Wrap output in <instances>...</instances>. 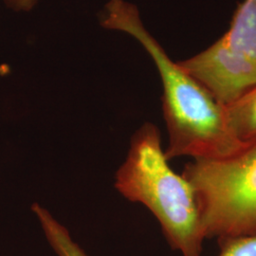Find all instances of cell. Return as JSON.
Segmentation results:
<instances>
[{"instance_id": "1", "label": "cell", "mask_w": 256, "mask_h": 256, "mask_svg": "<svg viewBox=\"0 0 256 256\" xmlns=\"http://www.w3.org/2000/svg\"><path fill=\"white\" fill-rule=\"evenodd\" d=\"M101 25L133 37L152 58L162 84V111L168 131L165 158L171 160H220L234 155L250 142L239 140L228 124L225 106L174 62L144 27L137 7L126 0H110Z\"/></svg>"}, {"instance_id": "2", "label": "cell", "mask_w": 256, "mask_h": 256, "mask_svg": "<svg viewBox=\"0 0 256 256\" xmlns=\"http://www.w3.org/2000/svg\"><path fill=\"white\" fill-rule=\"evenodd\" d=\"M168 162L158 128L144 122L131 138L115 186L128 200L144 205L153 214L174 250L182 256H202L206 238L196 192Z\"/></svg>"}, {"instance_id": "3", "label": "cell", "mask_w": 256, "mask_h": 256, "mask_svg": "<svg viewBox=\"0 0 256 256\" xmlns=\"http://www.w3.org/2000/svg\"><path fill=\"white\" fill-rule=\"evenodd\" d=\"M182 176L192 185L206 239L256 234V140L220 160H192Z\"/></svg>"}, {"instance_id": "4", "label": "cell", "mask_w": 256, "mask_h": 256, "mask_svg": "<svg viewBox=\"0 0 256 256\" xmlns=\"http://www.w3.org/2000/svg\"><path fill=\"white\" fill-rule=\"evenodd\" d=\"M223 106L256 86V0H244L228 32L212 45L178 61Z\"/></svg>"}, {"instance_id": "5", "label": "cell", "mask_w": 256, "mask_h": 256, "mask_svg": "<svg viewBox=\"0 0 256 256\" xmlns=\"http://www.w3.org/2000/svg\"><path fill=\"white\" fill-rule=\"evenodd\" d=\"M230 128L243 142L256 140V86L238 101L225 106Z\"/></svg>"}, {"instance_id": "6", "label": "cell", "mask_w": 256, "mask_h": 256, "mask_svg": "<svg viewBox=\"0 0 256 256\" xmlns=\"http://www.w3.org/2000/svg\"><path fill=\"white\" fill-rule=\"evenodd\" d=\"M32 210L36 214L48 244L57 256H88L72 238L68 230L45 208L34 204Z\"/></svg>"}, {"instance_id": "7", "label": "cell", "mask_w": 256, "mask_h": 256, "mask_svg": "<svg viewBox=\"0 0 256 256\" xmlns=\"http://www.w3.org/2000/svg\"><path fill=\"white\" fill-rule=\"evenodd\" d=\"M218 256H256V234L221 238Z\"/></svg>"}, {"instance_id": "8", "label": "cell", "mask_w": 256, "mask_h": 256, "mask_svg": "<svg viewBox=\"0 0 256 256\" xmlns=\"http://www.w3.org/2000/svg\"><path fill=\"white\" fill-rule=\"evenodd\" d=\"M39 0H4L7 7L14 12H30L36 8Z\"/></svg>"}]
</instances>
